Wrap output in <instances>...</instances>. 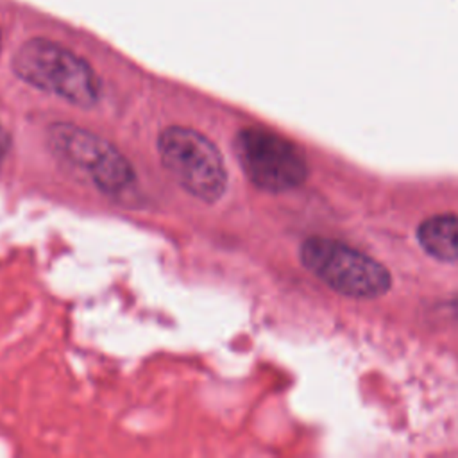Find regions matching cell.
Listing matches in <instances>:
<instances>
[{
    "instance_id": "6da1fadb",
    "label": "cell",
    "mask_w": 458,
    "mask_h": 458,
    "mask_svg": "<svg viewBox=\"0 0 458 458\" xmlns=\"http://www.w3.org/2000/svg\"><path fill=\"white\" fill-rule=\"evenodd\" d=\"M11 64L27 84L73 106L91 107L100 97V81L89 63L57 41L27 39L14 52Z\"/></svg>"
},
{
    "instance_id": "277c9868",
    "label": "cell",
    "mask_w": 458,
    "mask_h": 458,
    "mask_svg": "<svg viewBox=\"0 0 458 458\" xmlns=\"http://www.w3.org/2000/svg\"><path fill=\"white\" fill-rule=\"evenodd\" d=\"M234 152L250 182L267 191L295 188L308 175L302 152L292 141L267 129H242L234 140Z\"/></svg>"
},
{
    "instance_id": "ba28073f",
    "label": "cell",
    "mask_w": 458,
    "mask_h": 458,
    "mask_svg": "<svg viewBox=\"0 0 458 458\" xmlns=\"http://www.w3.org/2000/svg\"><path fill=\"white\" fill-rule=\"evenodd\" d=\"M9 147H11V136H9V132L0 125V163H2L4 157L7 156Z\"/></svg>"
},
{
    "instance_id": "8992f818",
    "label": "cell",
    "mask_w": 458,
    "mask_h": 458,
    "mask_svg": "<svg viewBox=\"0 0 458 458\" xmlns=\"http://www.w3.org/2000/svg\"><path fill=\"white\" fill-rule=\"evenodd\" d=\"M417 236L424 250L431 256L458 263V216H431L419 225Z\"/></svg>"
},
{
    "instance_id": "3957f363",
    "label": "cell",
    "mask_w": 458,
    "mask_h": 458,
    "mask_svg": "<svg viewBox=\"0 0 458 458\" xmlns=\"http://www.w3.org/2000/svg\"><path fill=\"white\" fill-rule=\"evenodd\" d=\"M301 259L327 286L349 297L372 299L390 288V274L381 263L331 238H308Z\"/></svg>"
},
{
    "instance_id": "5b68a950",
    "label": "cell",
    "mask_w": 458,
    "mask_h": 458,
    "mask_svg": "<svg viewBox=\"0 0 458 458\" xmlns=\"http://www.w3.org/2000/svg\"><path fill=\"white\" fill-rule=\"evenodd\" d=\"M52 147L68 161L89 172L97 166L102 156L111 148V143L97 134L75 127L72 123H55L50 127Z\"/></svg>"
},
{
    "instance_id": "52a82bcc",
    "label": "cell",
    "mask_w": 458,
    "mask_h": 458,
    "mask_svg": "<svg viewBox=\"0 0 458 458\" xmlns=\"http://www.w3.org/2000/svg\"><path fill=\"white\" fill-rule=\"evenodd\" d=\"M91 177L104 193L114 195L125 190L134 181V170L129 159L116 147L111 145V148L91 170Z\"/></svg>"
},
{
    "instance_id": "7a4b0ae2",
    "label": "cell",
    "mask_w": 458,
    "mask_h": 458,
    "mask_svg": "<svg viewBox=\"0 0 458 458\" xmlns=\"http://www.w3.org/2000/svg\"><path fill=\"white\" fill-rule=\"evenodd\" d=\"M157 152L165 170L190 195L204 200H218L227 186V170L216 145L202 132L172 125L161 131Z\"/></svg>"
}]
</instances>
